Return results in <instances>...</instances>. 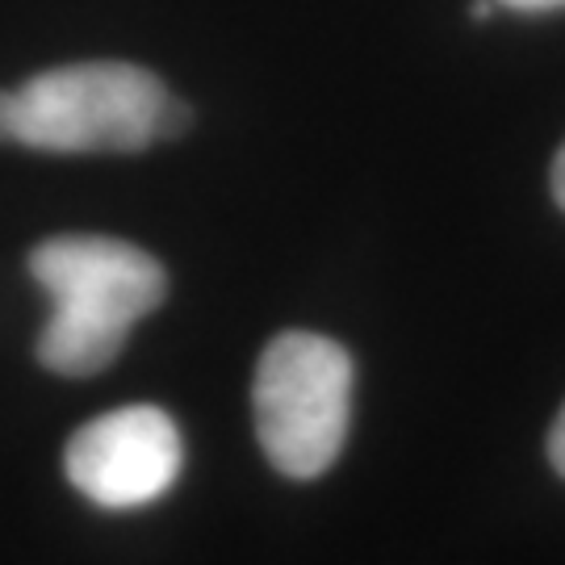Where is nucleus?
<instances>
[{"label":"nucleus","mask_w":565,"mask_h":565,"mask_svg":"<svg viewBox=\"0 0 565 565\" xmlns=\"http://www.w3.org/2000/svg\"><path fill=\"white\" fill-rule=\"evenodd\" d=\"M30 277L51 298L39 361L63 377H93L121 356L130 327L168 294L163 264L109 235H55L30 252Z\"/></svg>","instance_id":"nucleus-1"},{"label":"nucleus","mask_w":565,"mask_h":565,"mask_svg":"<svg viewBox=\"0 0 565 565\" xmlns=\"http://www.w3.org/2000/svg\"><path fill=\"white\" fill-rule=\"evenodd\" d=\"M193 121L139 63H72L0 93V142L34 151L88 156V151H147L177 139Z\"/></svg>","instance_id":"nucleus-2"},{"label":"nucleus","mask_w":565,"mask_h":565,"mask_svg":"<svg viewBox=\"0 0 565 565\" xmlns=\"http://www.w3.org/2000/svg\"><path fill=\"white\" fill-rule=\"evenodd\" d=\"M352 356L315 331H281L252 382L256 436L268 465L310 482L340 461L352 424Z\"/></svg>","instance_id":"nucleus-3"},{"label":"nucleus","mask_w":565,"mask_h":565,"mask_svg":"<svg viewBox=\"0 0 565 565\" xmlns=\"http://www.w3.org/2000/svg\"><path fill=\"white\" fill-rule=\"evenodd\" d=\"M184 469L177 419L160 406H118L84 424L63 448V473L88 503L139 511L160 503Z\"/></svg>","instance_id":"nucleus-4"},{"label":"nucleus","mask_w":565,"mask_h":565,"mask_svg":"<svg viewBox=\"0 0 565 565\" xmlns=\"http://www.w3.org/2000/svg\"><path fill=\"white\" fill-rule=\"evenodd\" d=\"M548 461H553V469L565 478V403H562V411H557L553 427H548Z\"/></svg>","instance_id":"nucleus-5"},{"label":"nucleus","mask_w":565,"mask_h":565,"mask_svg":"<svg viewBox=\"0 0 565 565\" xmlns=\"http://www.w3.org/2000/svg\"><path fill=\"white\" fill-rule=\"evenodd\" d=\"M503 9H515V13H545V9H562L565 0H494Z\"/></svg>","instance_id":"nucleus-6"},{"label":"nucleus","mask_w":565,"mask_h":565,"mask_svg":"<svg viewBox=\"0 0 565 565\" xmlns=\"http://www.w3.org/2000/svg\"><path fill=\"white\" fill-rule=\"evenodd\" d=\"M548 181H553V202L565 210V142H562V151H557V160H553V177H548Z\"/></svg>","instance_id":"nucleus-7"},{"label":"nucleus","mask_w":565,"mask_h":565,"mask_svg":"<svg viewBox=\"0 0 565 565\" xmlns=\"http://www.w3.org/2000/svg\"><path fill=\"white\" fill-rule=\"evenodd\" d=\"M469 13H473L478 21L490 18V13H494V0H473V9H469Z\"/></svg>","instance_id":"nucleus-8"}]
</instances>
